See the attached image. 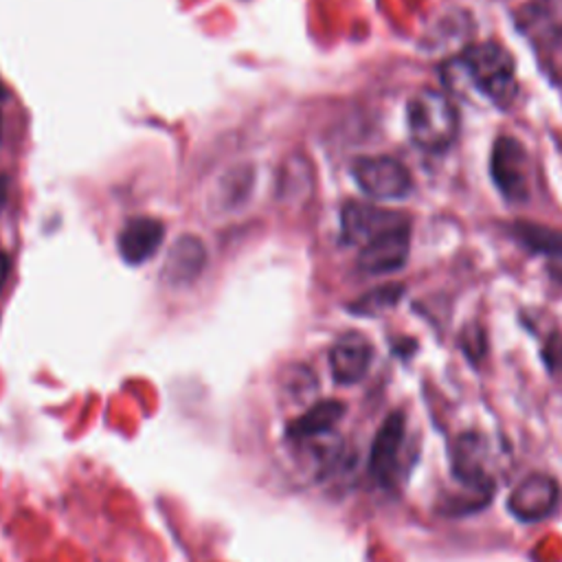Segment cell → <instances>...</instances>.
I'll return each mask as SVG.
<instances>
[{
    "label": "cell",
    "instance_id": "obj_3",
    "mask_svg": "<svg viewBox=\"0 0 562 562\" xmlns=\"http://www.w3.org/2000/svg\"><path fill=\"white\" fill-rule=\"evenodd\" d=\"M351 176L358 189L373 200H402L413 189L406 165L391 156H358L351 162Z\"/></svg>",
    "mask_w": 562,
    "mask_h": 562
},
{
    "label": "cell",
    "instance_id": "obj_1",
    "mask_svg": "<svg viewBox=\"0 0 562 562\" xmlns=\"http://www.w3.org/2000/svg\"><path fill=\"white\" fill-rule=\"evenodd\" d=\"M441 72L450 88H468L498 108L509 105L518 92L516 64L496 42L468 46L450 59Z\"/></svg>",
    "mask_w": 562,
    "mask_h": 562
},
{
    "label": "cell",
    "instance_id": "obj_5",
    "mask_svg": "<svg viewBox=\"0 0 562 562\" xmlns=\"http://www.w3.org/2000/svg\"><path fill=\"white\" fill-rule=\"evenodd\" d=\"M411 250V226L400 222L360 246L358 268L367 274H386L404 268Z\"/></svg>",
    "mask_w": 562,
    "mask_h": 562
},
{
    "label": "cell",
    "instance_id": "obj_12",
    "mask_svg": "<svg viewBox=\"0 0 562 562\" xmlns=\"http://www.w3.org/2000/svg\"><path fill=\"white\" fill-rule=\"evenodd\" d=\"M165 237L162 222L154 217H134L116 235V250L130 266H140L156 255Z\"/></svg>",
    "mask_w": 562,
    "mask_h": 562
},
{
    "label": "cell",
    "instance_id": "obj_7",
    "mask_svg": "<svg viewBox=\"0 0 562 562\" xmlns=\"http://www.w3.org/2000/svg\"><path fill=\"white\" fill-rule=\"evenodd\" d=\"M558 483L547 474H529L522 479L507 498V509L520 522H538L547 518L558 505Z\"/></svg>",
    "mask_w": 562,
    "mask_h": 562
},
{
    "label": "cell",
    "instance_id": "obj_17",
    "mask_svg": "<svg viewBox=\"0 0 562 562\" xmlns=\"http://www.w3.org/2000/svg\"><path fill=\"white\" fill-rule=\"evenodd\" d=\"M9 270H11V261H9V255L0 250V294L7 285V279H9Z\"/></svg>",
    "mask_w": 562,
    "mask_h": 562
},
{
    "label": "cell",
    "instance_id": "obj_8",
    "mask_svg": "<svg viewBox=\"0 0 562 562\" xmlns=\"http://www.w3.org/2000/svg\"><path fill=\"white\" fill-rule=\"evenodd\" d=\"M373 347L371 342L358 334L347 331L342 334L329 349V371L336 384H356L360 382L371 367Z\"/></svg>",
    "mask_w": 562,
    "mask_h": 562
},
{
    "label": "cell",
    "instance_id": "obj_4",
    "mask_svg": "<svg viewBox=\"0 0 562 562\" xmlns=\"http://www.w3.org/2000/svg\"><path fill=\"white\" fill-rule=\"evenodd\" d=\"M490 176L496 189L512 202H522L529 195L527 151L514 136H498L490 154Z\"/></svg>",
    "mask_w": 562,
    "mask_h": 562
},
{
    "label": "cell",
    "instance_id": "obj_6",
    "mask_svg": "<svg viewBox=\"0 0 562 562\" xmlns=\"http://www.w3.org/2000/svg\"><path fill=\"white\" fill-rule=\"evenodd\" d=\"M452 476L474 496L490 501L494 496V481L485 470V441L476 432H463L454 441Z\"/></svg>",
    "mask_w": 562,
    "mask_h": 562
},
{
    "label": "cell",
    "instance_id": "obj_15",
    "mask_svg": "<svg viewBox=\"0 0 562 562\" xmlns=\"http://www.w3.org/2000/svg\"><path fill=\"white\" fill-rule=\"evenodd\" d=\"M402 294L400 285H384V288H375L369 294H364L362 299H358L353 305H349L351 312L356 314H378L391 305L397 303Z\"/></svg>",
    "mask_w": 562,
    "mask_h": 562
},
{
    "label": "cell",
    "instance_id": "obj_11",
    "mask_svg": "<svg viewBox=\"0 0 562 562\" xmlns=\"http://www.w3.org/2000/svg\"><path fill=\"white\" fill-rule=\"evenodd\" d=\"M206 266V248L195 235H180L167 250L160 277L171 288H184L193 283Z\"/></svg>",
    "mask_w": 562,
    "mask_h": 562
},
{
    "label": "cell",
    "instance_id": "obj_10",
    "mask_svg": "<svg viewBox=\"0 0 562 562\" xmlns=\"http://www.w3.org/2000/svg\"><path fill=\"white\" fill-rule=\"evenodd\" d=\"M404 222L400 213L380 209L375 204H364V202H349L340 211V231L342 239L347 244H358L364 246L371 237L378 233Z\"/></svg>",
    "mask_w": 562,
    "mask_h": 562
},
{
    "label": "cell",
    "instance_id": "obj_9",
    "mask_svg": "<svg viewBox=\"0 0 562 562\" xmlns=\"http://www.w3.org/2000/svg\"><path fill=\"white\" fill-rule=\"evenodd\" d=\"M404 432H406V422H404V413L402 411H393L384 417L382 426L378 428L373 443H371V452H369V472L371 476L382 483L389 485L397 465V454L404 441Z\"/></svg>",
    "mask_w": 562,
    "mask_h": 562
},
{
    "label": "cell",
    "instance_id": "obj_2",
    "mask_svg": "<svg viewBox=\"0 0 562 562\" xmlns=\"http://www.w3.org/2000/svg\"><path fill=\"white\" fill-rule=\"evenodd\" d=\"M406 127L419 149L432 154L446 151L457 138V110L443 92L424 88L406 105Z\"/></svg>",
    "mask_w": 562,
    "mask_h": 562
},
{
    "label": "cell",
    "instance_id": "obj_14",
    "mask_svg": "<svg viewBox=\"0 0 562 562\" xmlns=\"http://www.w3.org/2000/svg\"><path fill=\"white\" fill-rule=\"evenodd\" d=\"M516 239L533 252H542L549 257V270L562 279V233L540 226V224H516Z\"/></svg>",
    "mask_w": 562,
    "mask_h": 562
},
{
    "label": "cell",
    "instance_id": "obj_13",
    "mask_svg": "<svg viewBox=\"0 0 562 562\" xmlns=\"http://www.w3.org/2000/svg\"><path fill=\"white\" fill-rule=\"evenodd\" d=\"M347 413L345 402L340 400H323L312 404L303 415L294 417L288 426H285V437L292 441H303V439H312L318 435L329 432Z\"/></svg>",
    "mask_w": 562,
    "mask_h": 562
},
{
    "label": "cell",
    "instance_id": "obj_16",
    "mask_svg": "<svg viewBox=\"0 0 562 562\" xmlns=\"http://www.w3.org/2000/svg\"><path fill=\"white\" fill-rule=\"evenodd\" d=\"M542 360H544V364L549 367L551 373L562 371V336L560 334H553L547 340L544 351H542Z\"/></svg>",
    "mask_w": 562,
    "mask_h": 562
}]
</instances>
